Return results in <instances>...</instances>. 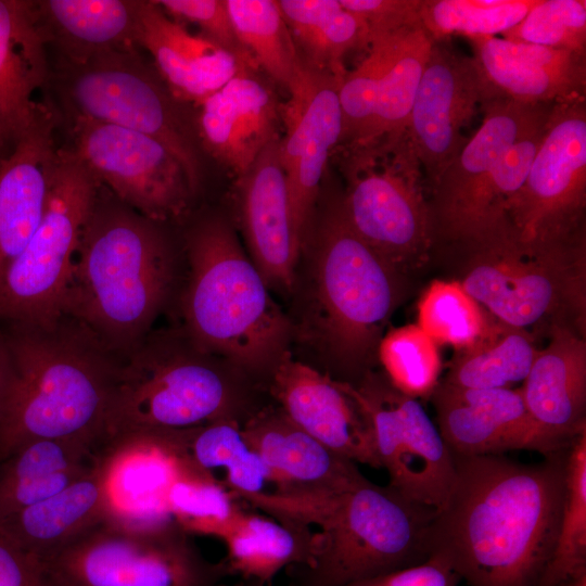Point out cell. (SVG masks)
Returning <instances> with one entry per match:
<instances>
[{
    "instance_id": "25",
    "label": "cell",
    "mask_w": 586,
    "mask_h": 586,
    "mask_svg": "<svg viewBox=\"0 0 586 586\" xmlns=\"http://www.w3.org/2000/svg\"><path fill=\"white\" fill-rule=\"evenodd\" d=\"M52 113L41 105L0 156V276L23 251L43 214L59 152Z\"/></svg>"
},
{
    "instance_id": "21",
    "label": "cell",
    "mask_w": 586,
    "mask_h": 586,
    "mask_svg": "<svg viewBox=\"0 0 586 586\" xmlns=\"http://www.w3.org/2000/svg\"><path fill=\"white\" fill-rule=\"evenodd\" d=\"M280 137L235 179V196L251 260L268 286L290 291L303 243L290 209Z\"/></svg>"
},
{
    "instance_id": "45",
    "label": "cell",
    "mask_w": 586,
    "mask_h": 586,
    "mask_svg": "<svg viewBox=\"0 0 586 586\" xmlns=\"http://www.w3.org/2000/svg\"><path fill=\"white\" fill-rule=\"evenodd\" d=\"M458 582L459 577L444 561L431 556L423 563L345 586H457Z\"/></svg>"
},
{
    "instance_id": "40",
    "label": "cell",
    "mask_w": 586,
    "mask_h": 586,
    "mask_svg": "<svg viewBox=\"0 0 586 586\" xmlns=\"http://www.w3.org/2000/svg\"><path fill=\"white\" fill-rule=\"evenodd\" d=\"M537 0H422V26L432 40L454 35L488 37L504 34L535 5Z\"/></svg>"
},
{
    "instance_id": "51",
    "label": "cell",
    "mask_w": 586,
    "mask_h": 586,
    "mask_svg": "<svg viewBox=\"0 0 586 586\" xmlns=\"http://www.w3.org/2000/svg\"><path fill=\"white\" fill-rule=\"evenodd\" d=\"M228 586H244V584H243L242 581L239 579L237 583H234V584H232V585L229 584Z\"/></svg>"
},
{
    "instance_id": "36",
    "label": "cell",
    "mask_w": 586,
    "mask_h": 586,
    "mask_svg": "<svg viewBox=\"0 0 586 586\" xmlns=\"http://www.w3.org/2000/svg\"><path fill=\"white\" fill-rule=\"evenodd\" d=\"M237 37L258 71L286 92L304 65L278 1L226 0Z\"/></svg>"
},
{
    "instance_id": "6",
    "label": "cell",
    "mask_w": 586,
    "mask_h": 586,
    "mask_svg": "<svg viewBox=\"0 0 586 586\" xmlns=\"http://www.w3.org/2000/svg\"><path fill=\"white\" fill-rule=\"evenodd\" d=\"M204 354L193 343L180 348L148 334L124 357L109 413V442L219 420L242 425L265 406L255 404L245 380Z\"/></svg>"
},
{
    "instance_id": "41",
    "label": "cell",
    "mask_w": 586,
    "mask_h": 586,
    "mask_svg": "<svg viewBox=\"0 0 586 586\" xmlns=\"http://www.w3.org/2000/svg\"><path fill=\"white\" fill-rule=\"evenodd\" d=\"M378 349L385 378L396 390L417 399L430 397L440 383L442 359L438 345L417 323L391 329Z\"/></svg>"
},
{
    "instance_id": "19",
    "label": "cell",
    "mask_w": 586,
    "mask_h": 586,
    "mask_svg": "<svg viewBox=\"0 0 586 586\" xmlns=\"http://www.w3.org/2000/svg\"><path fill=\"white\" fill-rule=\"evenodd\" d=\"M341 82L335 76L304 66L282 106L285 130L280 137V160L293 222L302 243L327 162L342 139Z\"/></svg>"
},
{
    "instance_id": "16",
    "label": "cell",
    "mask_w": 586,
    "mask_h": 586,
    "mask_svg": "<svg viewBox=\"0 0 586 586\" xmlns=\"http://www.w3.org/2000/svg\"><path fill=\"white\" fill-rule=\"evenodd\" d=\"M493 100L473 56L433 40L406 127L429 193L469 138L463 129Z\"/></svg>"
},
{
    "instance_id": "29",
    "label": "cell",
    "mask_w": 586,
    "mask_h": 586,
    "mask_svg": "<svg viewBox=\"0 0 586 586\" xmlns=\"http://www.w3.org/2000/svg\"><path fill=\"white\" fill-rule=\"evenodd\" d=\"M44 43L37 3L0 0V122L12 137L30 125L42 105L34 94L47 78Z\"/></svg>"
},
{
    "instance_id": "7",
    "label": "cell",
    "mask_w": 586,
    "mask_h": 586,
    "mask_svg": "<svg viewBox=\"0 0 586 586\" xmlns=\"http://www.w3.org/2000/svg\"><path fill=\"white\" fill-rule=\"evenodd\" d=\"M38 560L50 586H228L230 577L169 514L112 511Z\"/></svg>"
},
{
    "instance_id": "48",
    "label": "cell",
    "mask_w": 586,
    "mask_h": 586,
    "mask_svg": "<svg viewBox=\"0 0 586 586\" xmlns=\"http://www.w3.org/2000/svg\"><path fill=\"white\" fill-rule=\"evenodd\" d=\"M556 586H586V568L566 576Z\"/></svg>"
},
{
    "instance_id": "15",
    "label": "cell",
    "mask_w": 586,
    "mask_h": 586,
    "mask_svg": "<svg viewBox=\"0 0 586 586\" xmlns=\"http://www.w3.org/2000/svg\"><path fill=\"white\" fill-rule=\"evenodd\" d=\"M370 417L375 448L388 484L410 499L440 511L451 492V450L420 402L386 378L366 374L355 385Z\"/></svg>"
},
{
    "instance_id": "28",
    "label": "cell",
    "mask_w": 586,
    "mask_h": 586,
    "mask_svg": "<svg viewBox=\"0 0 586 586\" xmlns=\"http://www.w3.org/2000/svg\"><path fill=\"white\" fill-rule=\"evenodd\" d=\"M241 433L265 462L276 485L342 491L366 479L355 462L300 429L273 402L249 417Z\"/></svg>"
},
{
    "instance_id": "11",
    "label": "cell",
    "mask_w": 586,
    "mask_h": 586,
    "mask_svg": "<svg viewBox=\"0 0 586 586\" xmlns=\"http://www.w3.org/2000/svg\"><path fill=\"white\" fill-rule=\"evenodd\" d=\"M453 243L472 257L461 284L501 326L527 332L561 308L584 310V244L526 247L509 227Z\"/></svg>"
},
{
    "instance_id": "12",
    "label": "cell",
    "mask_w": 586,
    "mask_h": 586,
    "mask_svg": "<svg viewBox=\"0 0 586 586\" xmlns=\"http://www.w3.org/2000/svg\"><path fill=\"white\" fill-rule=\"evenodd\" d=\"M586 97L552 105L528 174L507 202L513 238L532 249L584 244Z\"/></svg>"
},
{
    "instance_id": "9",
    "label": "cell",
    "mask_w": 586,
    "mask_h": 586,
    "mask_svg": "<svg viewBox=\"0 0 586 586\" xmlns=\"http://www.w3.org/2000/svg\"><path fill=\"white\" fill-rule=\"evenodd\" d=\"M313 275L318 328L355 372L398 302L399 271L353 231L339 202L318 229Z\"/></svg>"
},
{
    "instance_id": "2",
    "label": "cell",
    "mask_w": 586,
    "mask_h": 586,
    "mask_svg": "<svg viewBox=\"0 0 586 586\" xmlns=\"http://www.w3.org/2000/svg\"><path fill=\"white\" fill-rule=\"evenodd\" d=\"M280 523L317 528L305 565L285 570L295 586H345L425 562L436 510L367 477L342 491L276 485L238 496Z\"/></svg>"
},
{
    "instance_id": "1",
    "label": "cell",
    "mask_w": 586,
    "mask_h": 586,
    "mask_svg": "<svg viewBox=\"0 0 586 586\" xmlns=\"http://www.w3.org/2000/svg\"><path fill=\"white\" fill-rule=\"evenodd\" d=\"M566 448L536 463L453 454L455 481L432 522L431 556L468 586H536L558 536Z\"/></svg>"
},
{
    "instance_id": "5",
    "label": "cell",
    "mask_w": 586,
    "mask_h": 586,
    "mask_svg": "<svg viewBox=\"0 0 586 586\" xmlns=\"http://www.w3.org/2000/svg\"><path fill=\"white\" fill-rule=\"evenodd\" d=\"M187 257L182 311L189 340L269 380L285 353L290 323L231 227L218 218L199 225L188 238Z\"/></svg>"
},
{
    "instance_id": "39",
    "label": "cell",
    "mask_w": 586,
    "mask_h": 586,
    "mask_svg": "<svg viewBox=\"0 0 586 586\" xmlns=\"http://www.w3.org/2000/svg\"><path fill=\"white\" fill-rule=\"evenodd\" d=\"M586 568V431L565 451L562 513L553 552L536 586H556Z\"/></svg>"
},
{
    "instance_id": "8",
    "label": "cell",
    "mask_w": 586,
    "mask_h": 586,
    "mask_svg": "<svg viewBox=\"0 0 586 586\" xmlns=\"http://www.w3.org/2000/svg\"><path fill=\"white\" fill-rule=\"evenodd\" d=\"M343 149L348 226L399 272L425 264L434 246L429 198L406 132Z\"/></svg>"
},
{
    "instance_id": "50",
    "label": "cell",
    "mask_w": 586,
    "mask_h": 586,
    "mask_svg": "<svg viewBox=\"0 0 586 586\" xmlns=\"http://www.w3.org/2000/svg\"><path fill=\"white\" fill-rule=\"evenodd\" d=\"M7 135H8V133H7V131H5V129H4L3 125H2V123L0 122V140H1L4 136H7Z\"/></svg>"
},
{
    "instance_id": "35",
    "label": "cell",
    "mask_w": 586,
    "mask_h": 586,
    "mask_svg": "<svg viewBox=\"0 0 586 586\" xmlns=\"http://www.w3.org/2000/svg\"><path fill=\"white\" fill-rule=\"evenodd\" d=\"M136 1L49 0L37 2L71 54L72 63L112 52H133Z\"/></svg>"
},
{
    "instance_id": "24",
    "label": "cell",
    "mask_w": 586,
    "mask_h": 586,
    "mask_svg": "<svg viewBox=\"0 0 586 586\" xmlns=\"http://www.w3.org/2000/svg\"><path fill=\"white\" fill-rule=\"evenodd\" d=\"M468 40L493 99L538 105L586 97V55L497 36Z\"/></svg>"
},
{
    "instance_id": "34",
    "label": "cell",
    "mask_w": 586,
    "mask_h": 586,
    "mask_svg": "<svg viewBox=\"0 0 586 586\" xmlns=\"http://www.w3.org/2000/svg\"><path fill=\"white\" fill-rule=\"evenodd\" d=\"M283 18L304 66L343 80L344 61L367 49L366 22L340 0H279Z\"/></svg>"
},
{
    "instance_id": "44",
    "label": "cell",
    "mask_w": 586,
    "mask_h": 586,
    "mask_svg": "<svg viewBox=\"0 0 586 586\" xmlns=\"http://www.w3.org/2000/svg\"><path fill=\"white\" fill-rule=\"evenodd\" d=\"M351 12L359 15L368 31H385L422 24V0H340Z\"/></svg>"
},
{
    "instance_id": "13",
    "label": "cell",
    "mask_w": 586,
    "mask_h": 586,
    "mask_svg": "<svg viewBox=\"0 0 586 586\" xmlns=\"http://www.w3.org/2000/svg\"><path fill=\"white\" fill-rule=\"evenodd\" d=\"M112 52L73 63L67 93L78 116L146 135L182 164L196 191L201 162L195 138L168 90L135 59Z\"/></svg>"
},
{
    "instance_id": "43",
    "label": "cell",
    "mask_w": 586,
    "mask_h": 586,
    "mask_svg": "<svg viewBox=\"0 0 586 586\" xmlns=\"http://www.w3.org/2000/svg\"><path fill=\"white\" fill-rule=\"evenodd\" d=\"M156 2L175 21L196 25L204 37L229 51L241 66L258 71L237 37L226 0H158Z\"/></svg>"
},
{
    "instance_id": "17",
    "label": "cell",
    "mask_w": 586,
    "mask_h": 586,
    "mask_svg": "<svg viewBox=\"0 0 586 586\" xmlns=\"http://www.w3.org/2000/svg\"><path fill=\"white\" fill-rule=\"evenodd\" d=\"M432 41L422 24L369 33L365 56L339 90L344 120L371 127L365 143L405 132Z\"/></svg>"
},
{
    "instance_id": "38",
    "label": "cell",
    "mask_w": 586,
    "mask_h": 586,
    "mask_svg": "<svg viewBox=\"0 0 586 586\" xmlns=\"http://www.w3.org/2000/svg\"><path fill=\"white\" fill-rule=\"evenodd\" d=\"M417 324L437 344L469 351L497 329L460 281L434 280L417 305Z\"/></svg>"
},
{
    "instance_id": "32",
    "label": "cell",
    "mask_w": 586,
    "mask_h": 586,
    "mask_svg": "<svg viewBox=\"0 0 586 586\" xmlns=\"http://www.w3.org/2000/svg\"><path fill=\"white\" fill-rule=\"evenodd\" d=\"M161 440L184 472L218 483L233 498L265 491L271 482L269 469L246 444L237 421L164 432Z\"/></svg>"
},
{
    "instance_id": "10",
    "label": "cell",
    "mask_w": 586,
    "mask_h": 586,
    "mask_svg": "<svg viewBox=\"0 0 586 586\" xmlns=\"http://www.w3.org/2000/svg\"><path fill=\"white\" fill-rule=\"evenodd\" d=\"M98 187L73 152H59L39 225L0 276L1 323H44L63 314L74 257Z\"/></svg>"
},
{
    "instance_id": "49",
    "label": "cell",
    "mask_w": 586,
    "mask_h": 586,
    "mask_svg": "<svg viewBox=\"0 0 586 586\" xmlns=\"http://www.w3.org/2000/svg\"><path fill=\"white\" fill-rule=\"evenodd\" d=\"M243 583H244V586H264V585H262V584H259L257 582H254V581H243ZM288 586H295V585H293L292 583H289Z\"/></svg>"
},
{
    "instance_id": "4",
    "label": "cell",
    "mask_w": 586,
    "mask_h": 586,
    "mask_svg": "<svg viewBox=\"0 0 586 586\" xmlns=\"http://www.w3.org/2000/svg\"><path fill=\"white\" fill-rule=\"evenodd\" d=\"M156 225L98 194L74 257L63 314L123 357L148 336L174 283L173 251Z\"/></svg>"
},
{
    "instance_id": "3",
    "label": "cell",
    "mask_w": 586,
    "mask_h": 586,
    "mask_svg": "<svg viewBox=\"0 0 586 586\" xmlns=\"http://www.w3.org/2000/svg\"><path fill=\"white\" fill-rule=\"evenodd\" d=\"M5 326L14 378L0 415V460L41 438L109 446V413L124 357L65 314L44 323Z\"/></svg>"
},
{
    "instance_id": "47",
    "label": "cell",
    "mask_w": 586,
    "mask_h": 586,
    "mask_svg": "<svg viewBox=\"0 0 586 586\" xmlns=\"http://www.w3.org/2000/svg\"><path fill=\"white\" fill-rule=\"evenodd\" d=\"M14 369L11 354L2 330H0V415L7 403L12 382Z\"/></svg>"
},
{
    "instance_id": "37",
    "label": "cell",
    "mask_w": 586,
    "mask_h": 586,
    "mask_svg": "<svg viewBox=\"0 0 586 586\" xmlns=\"http://www.w3.org/2000/svg\"><path fill=\"white\" fill-rule=\"evenodd\" d=\"M536 352L530 333L497 328L484 342L458 355L443 382L464 388H512L526 378Z\"/></svg>"
},
{
    "instance_id": "20",
    "label": "cell",
    "mask_w": 586,
    "mask_h": 586,
    "mask_svg": "<svg viewBox=\"0 0 586 586\" xmlns=\"http://www.w3.org/2000/svg\"><path fill=\"white\" fill-rule=\"evenodd\" d=\"M430 397L437 429L453 454L497 456L532 450L546 457L564 450L540 433L520 388H464L440 381Z\"/></svg>"
},
{
    "instance_id": "14",
    "label": "cell",
    "mask_w": 586,
    "mask_h": 586,
    "mask_svg": "<svg viewBox=\"0 0 586 586\" xmlns=\"http://www.w3.org/2000/svg\"><path fill=\"white\" fill-rule=\"evenodd\" d=\"M74 133L73 153L118 201L157 224L187 216L195 191L182 164L163 143L78 115Z\"/></svg>"
},
{
    "instance_id": "31",
    "label": "cell",
    "mask_w": 586,
    "mask_h": 586,
    "mask_svg": "<svg viewBox=\"0 0 586 586\" xmlns=\"http://www.w3.org/2000/svg\"><path fill=\"white\" fill-rule=\"evenodd\" d=\"M206 536L226 545L222 560L230 576L264 586L279 572L307 564L315 546L314 530L247 512L237 504L209 527Z\"/></svg>"
},
{
    "instance_id": "23",
    "label": "cell",
    "mask_w": 586,
    "mask_h": 586,
    "mask_svg": "<svg viewBox=\"0 0 586 586\" xmlns=\"http://www.w3.org/2000/svg\"><path fill=\"white\" fill-rule=\"evenodd\" d=\"M251 67H240L220 89L201 102L199 138L234 180L281 135L282 104Z\"/></svg>"
},
{
    "instance_id": "30",
    "label": "cell",
    "mask_w": 586,
    "mask_h": 586,
    "mask_svg": "<svg viewBox=\"0 0 586 586\" xmlns=\"http://www.w3.org/2000/svg\"><path fill=\"white\" fill-rule=\"evenodd\" d=\"M105 459L61 492L0 519V533L40 559L107 517L112 504Z\"/></svg>"
},
{
    "instance_id": "42",
    "label": "cell",
    "mask_w": 586,
    "mask_h": 586,
    "mask_svg": "<svg viewBox=\"0 0 586 586\" xmlns=\"http://www.w3.org/2000/svg\"><path fill=\"white\" fill-rule=\"evenodd\" d=\"M501 36L586 55V1L537 0L524 18Z\"/></svg>"
},
{
    "instance_id": "33",
    "label": "cell",
    "mask_w": 586,
    "mask_h": 586,
    "mask_svg": "<svg viewBox=\"0 0 586 586\" xmlns=\"http://www.w3.org/2000/svg\"><path fill=\"white\" fill-rule=\"evenodd\" d=\"M107 447L79 437L41 438L28 442L0 460V514L10 513L56 493L59 472L93 468Z\"/></svg>"
},
{
    "instance_id": "27",
    "label": "cell",
    "mask_w": 586,
    "mask_h": 586,
    "mask_svg": "<svg viewBox=\"0 0 586 586\" xmlns=\"http://www.w3.org/2000/svg\"><path fill=\"white\" fill-rule=\"evenodd\" d=\"M536 426L557 449L586 431V343L572 329L556 326L536 352L520 388Z\"/></svg>"
},
{
    "instance_id": "46",
    "label": "cell",
    "mask_w": 586,
    "mask_h": 586,
    "mask_svg": "<svg viewBox=\"0 0 586 586\" xmlns=\"http://www.w3.org/2000/svg\"><path fill=\"white\" fill-rule=\"evenodd\" d=\"M0 586H50L39 560L1 533Z\"/></svg>"
},
{
    "instance_id": "26",
    "label": "cell",
    "mask_w": 586,
    "mask_h": 586,
    "mask_svg": "<svg viewBox=\"0 0 586 586\" xmlns=\"http://www.w3.org/2000/svg\"><path fill=\"white\" fill-rule=\"evenodd\" d=\"M135 41L151 54L167 90L179 103L199 105L245 67L229 51L190 33L156 1H136Z\"/></svg>"
},
{
    "instance_id": "22",
    "label": "cell",
    "mask_w": 586,
    "mask_h": 586,
    "mask_svg": "<svg viewBox=\"0 0 586 586\" xmlns=\"http://www.w3.org/2000/svg\"><path fill=\"white\" fill-rule=\"evenodd\" d=\"M552 104L527 105L507 99L485 101L482 123L430 192L434 244L448 240L483 181L504 152L544 122Z\"/></svg>"
},
{
    "instance_id": "18",
    "label": "cell",
    "mask_w": 586,
    "mask_h": 586,
    "mask_svg": "<svg viewBox=\"0 0 586 586\" xmlns=\"http://www.w3.org/2000/svg\"><path fill=\"white\" fill-rule=\"evenodd\" d=\"M267 393L295 425L333 453L381 469L372 423L355 386L284 354Z\"/></svg>"
}]
</instances>
